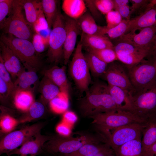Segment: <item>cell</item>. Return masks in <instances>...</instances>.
Here are the masks:
<instances>
[{
    "mask_svg": "<svg viewBox=\"0 0 156 156\" xmlns=\"http://www.w3.org/2000/svg\"><path fill=\"white\" fill-rule=\"evenodd\" d=\"M146 123H134L120 127L109 132L105 137L115 152L122 145L141 136Z\"/></svg>",
    "mask_w": 156,
    "mask_h": 156,
    "instance_id": "10",
    "label": "cell"
},
{
    "mask_svg": "<svg viewBox=\"0 0 156 156\" xmlns=\"http://www.w3.org/2000/svg\"><path fill=\"white\" fill-rule=\"evenodd\" d=\"M148 50H144L129 54L117 55L118 60L126 65L130 66L142 61L147 55Z\"/></svg>",
    "mask_w": 156,
    "mask_h": 156,
    "instance_id": "34",
    "label": "cell"
},
{
    "mask_svg": "<svg viewBox=\"0 0 156 156\" xmlns=\"http://www.w3.org/2000/svg\"><path fill=\"white\" fill-rule=\"evenodd\" d=\"M78 102L80 114L84 118H90L98 114L118 110L109 92L108 84L95 82Z\"/></svg>",
    "mask_w": 156,
    "mask_h": 156,
    "instance_id": "1",
    "label": "cell"
},
{
    "mask_svg": "<svg viewBox=\"0 0 156 156\" xmlns=\"http://www.w3.org/2000/svg\"><path fill=\"white\" fill-rule=\"evenodd\" d=\"M143 156H156V143L152 145Z\"/></svg>",
    "mask_w": 156,
    "mask_h": 156,
    "instance_id": "53",
    "label": "cell"
},
{
    "mask_svg": "<svg viewBox=\"0 0 156 156\" xmlns=\"http://www.w3.org/2000/svg\"><path fill=\"white\" fill-rule=\"evenodd\" d=\"M156 34V23L140 29L138 34H125L118 38V41L127 42L137 47L148 49L149 44Z\"/></svg>",
    "mask_w": 156,
    "mask_h": 156,
    "instance_id": "14",
    "label": "cell"
},
{
    "mask_svg": "<svg viewBox=\"0 0 156 156\" xmlns=\"http://www.w3.org/2000/svg\"><path fill=\"white\" fill-rule=\"evenodd\" d=\"M80 41L83 46L92 49L113 48L114 46L106 36L89 35L82 33Z\"/></svg>",
    "mask_w": 156,
    "mask_h": 156,
    "instance_id": "22",
    "label": "cell"
},
{
    "mask_svg": "<svg viewBox=\"0 0 156 156\" xmlns=\"http://www.w3.org/2000/svg\"><path fill=\"white\" fill-rule=\"evenodd\" d=\"M87 50L88 52L93 54L107 64L118 60L116 54L113 48L100 49L87 48Z\"/></svg>",
    "mask_w": 156,
    "mask_h": 156,
    "instance_id": "35",
    "label": "cell"
},
{
    "mask_svg": "<svg viewBox=\"0 0 156 156\" xmlns=\"http://www.w3.org/2000/svg\"><path fill=\"white\" fill-rule=\"evenodd\" d=\"M130 20L123 19L116 27L107 29L106 32L108 37L111 39L119 38L125 34L129 27Z\"/></svg>",
    "mask_w": 156,
    "mask_h": 156,
    "instance_id": "38",
    "label": "cell"
},
{
    "mask_svg": "<svg viewBox=\"0 0 156 156\" xmlns=\"http://www.w3.org/2000/svg\"><path fill=\"white\" fill-rule=\"evenodd\" d=\"M102 76L109 85L120 88L132 95L136 92L123 67L118 62L114 61L108 64Z\"/></svg>",
    "mask_w": 156,
    "mask_h": 156,
    "instance_id": "12",
    "label": "cell"
},
{
    "mask_svg": "<svg viewBox=\"0 0 156 156\" xmlns=\"http://www.w3.org/2000/svg\"><path fill=\"white\" fill-rule=\"evenodd\" d=\"M58 1L42 0L41 1L43 11L47 21L48 27L51 29L56 18L58 10Z\"/></svg>",
    "mask_w": 156,
    "mask_h": 156,
    "instance_id": "32",
    "label": "cell"
},
{
    "mask_svg": "<svg viewBox=\"0 0 156 156\" xmlns=\"http://www.w3.org/2000/svg\"><path fill=\"white\" fill-rule=\"evenodd\" d=\"M155 6H156V0H155Z\"/></svg>",
    "mask_w": 156,
    "mask_h": 156,
    "instance_id": "55",
    "label": "cell"
},
{
    "mask_svg": "<svg viewBox=\"0 0 156 156\" xmlns=\"http://www.w3.org/2000/svg\"><path fill=\"white\" fill-rule=\"evenodd\" d=\"M11 95L15 107L18 110L24 112H27L35 101L32 90H16Z\"/></svg>",
    "mask_w": 156,
    "mask_h": 156,
    "instance_id": "21",
    "label": "cell"
},
{
    "mask_svg": "<svg viewBox=\"0 0 156 156\" xmlns=\"http://www.w3.org/2000/svg\"><path fill=\"white\" fill-rule=\"evenodd\" d=\"M92 120L96 130L103 132L110 131L126 125L138 123L145 124L147 121L141 119L131 112L117 110L99 114L90 118Z\"/></svg>",
    "mask_w": 156,
    "mask_h": 156,
    "instance_id": "3",
    "label": "cell"
},
{
    "mask_svg": "<svg viewBox=\"0 0 156 156\" xmlns=\"http://www.w3.org/2000/svg\"><path fill=\"white\" fill-rule=\"evenodd\" d=\"M36 71L35 69L27 71L25 70L21 73L14 82V90L17 89L32 90V86L36 83L38 79Z\"/></svg>",
    "mask_w": 156,
    "mask_h": 156,
    "instance_id": "24",
    "label": "cell"
},
{
    "mask_svg": "<svg viewBox=\"0 0 156 156\" xmlns=\"http://www.w3.org/2000/svg\"><path fill=\"white\" fill-rule=\"evenodd\" d=\"M148 49V53L145 59L154 62L156 59V34L149 44Z\"/></svg>",
    "mask_w": 156,
    "mask_h": 156,
    "instance_id": "45",
    "label": "cell"
},
{
    "mask_svg": "<svg viewBox=\"0 0 156 156\" xmlns=\"http://www.w3.org/2000/svg\"><path fill=\"white\" fill-rule=\"evenodd\" d=\"M86 143L80 137L59 135L51 136V139L44 144L42 149L55 156L73 153Z\"/></svg>",
    "mask_w": 156,
    "mask_h": 156,
    "instance_id": "11",
    "label": "cell"
},
{
    "mask_svg": "<svg viewBox=\"0 0 156 156\" xmlns=\"http://www.w3.org/2000/svg\"><path fill=\"white\" fill-rule=\"evenodd\" d=\"M92 1L98 11L106 15L114 9L113 0H94Z\"/></svg>",
    "mask_w": 156,
    "mask_h": 156,
    "instance_id": "43",
    "label": "cell"
},
{
    "mask_svg": "<svg viewBox=\"0 0 156 156\" xmlns=\"http://www.w3.org/2000/svg\"><path fill=\"white\" fill-rule=\"evenodd\" d=\"M68 94L60 91L58 94L49 102L51 109L53 112L60 114L67 110L69 107Z\"/></svg>",
    "mask_w": 156,
    "mask_h": 156,
    "instance_id": "33",
    "label": "cell"
},
{
    "mask_svg": "<svg viewBox=\"0 0 156 156\" xmlns=\"http://www.w3.org/2000/svg\"><path fill=\"white\" fill-rule=\"evenodd\" d=\"M11 77L10 75L5 68L3 59L0 55V78L7 85L11 95L14 90V84Z\"/></svg>",
    "mask_w": 156,
    "mask_h": 156,
    "instance_id": "41",
    "label": "cell"
},
{
    "mask_svg": "<svg viewBox=\"0 0 156 156\" xmlns=\"http://www.w3.org/2000/svg\"><path fill=\"white\" fill-rule=\"evenodd\" d=\"M0 39L19 58L25 69L37 70L40 67V61L30 40L4 33L1 35Z\"/></svg>",
    "mask_w": 156,
    "mask_h": 156,
    "instance_id": "2",
    "label": "cell"
},
{
    "mask_svg": "<svg viewBox=\"0 0 156 156\" xmlns=\"http://www.w3.org/2000/svg\"><path fill=\"white\" fill-rule=\"evenodd\" d=\"M111 147L108 143H88L83 144L76 151L60 156H95L101 151Z\"/></svg>",
    "mask_w": 156,
    "mask_h": 156,
    "instance_id": "28",
    "label": "cell"
},
{
    "mask_svg": "<svg viewBox=\"0 0 156 156\" xmlns=\"http://www.w3.org/2000/svg\"><path fill=\"white\" fill-rule=\"evenodd\" d=\"M51 29L49 28L41 29L36 32L39 34L49 45V40Z\"/></svg>",
    "mask_w": 156,
    "mask_h": 156,
    "instance_id": "50",
    "label": "cell"
},
{
    "mask_svg": "<svg viewBox=\"0 0 156 156\" xmlns=\"http://www.w3.org/2000/svg\"><path fill=\"white\" fill-rule=\"evenodd\" d=\"M66 30V37L63 50L64 64L67 65L76 45L77 37L81 31L77 20L67 16H64Z\"/></svg>",
    "mask_w": 156,
    "mask_h": 156,
    "instance_id": "13",
    "label": "cell"
},
{
    "mask_svg": "<svg viewBox=\"0 0 156 156\" xmlns=\"http://www.w3.org/2000/svg\"><path fill=\"white\" fill-rule=\"evenodd\" d=\"M22 4L25 11L26 20L33 29L37 20L41 2L33 0H22Z\"/></svg>",
    "mask_w": 156,
    "mask_h": 156,
    "instance_id": "29",
    "label": "cell"
},
{
    "mask_svg": "<svg viewBox=\"0 0 156 156\" xmlns=\"http://www.w3.org/2000/svg\"><path fill=\"white\" fill-rule=\"evenodd\" d=\"M82 33L89 35L105 36L107 28L98 26L94 17L89 12H86L77 20Z\"/></svg>",
    "mask_w": 156,
    "mask_h": 156,
    "instance_id": "20",
    "label": "cell"
},
{
    "mask_svg": "<svg viewBox=\"0 0 156 156\" xmlns=\"http://www.w3.org/2000/svg\"><path fill=\"white\" fill-rule=\"evenodd\" d=\"M1 56L4 66L12 78H16L25 68L15 54L1 41H0Z\"/></svg>",
    "mask_w": 156,
    "mask_h": 156,
    "instance_id": "15",
    "label": "cell"
},
{
    "mask_svg": "<svg viewBox=\"0 0 156 156\" xmlns=\"http://www.w3.org/2000/svg\"><path fill=\"white\" fill-rule=\"evenodd\" d=\"M44 105L42 102L35 101L18 120L19 123L29 122L41 117L45 112Z\"/></svg>",
    "mask_w": 156,
    "mask_h": 156,
    "instance_id": "31",
    "label": "cell"
},
{
    "mask_svg": "<svg viewBox=\"0 0 156 156\" xmlns=\"http://www.w3.org/2000/svg\"><path fill=\"white\" fill-rule=\"evenodd\" d=\"M127 67L128 68V76L136 92L146 90L155 85V63L144 59L137 64Z\"/></svg>",
    "mask_w": 156,
    "mask_h": 156,
    "instance_id": "5",
    "label": "cell"
},
{
    "mask_svg": "<svg viewBox=\"0 0 156 156\" xmlns=\"http://www.w3.org/2000/svg\"><path fill=\"white\" fill-rule=\"evenodd\" d=\"M39 91L41 102L45 105L57 96L61 91L57 85L44 76L40 83Z\"/></svg>",
    "mask_w": 156,
    "mask_h": 156,
    "instance_id": "26",
    "label": "cell"
},
{
    "mask_svg": "<svg viewBox=\"0 0 156 156\" xmlns=\"http://www.w3.org/2000/svg\"><path fill=\"white\" fill-rule=\"evenodd\" d=\"M115 153L116 156H143L141 136L122 145Z\"/></svg>",
    "mask_w": 156,
    "mask_h": 156,
    "instance_id": "27",
    "label": "cell"
},
{
    "mask_svg": "<svg viewBox=\"0 0 156 156\" xmlns=\"http://www.w3.org/2000/svg\"><path fill=\"white\" fill-rule=\"evenodd\" d=\"M108 89L118 110L131 112L132 95L127 91L118 87L108 84Z\"/></svg>",
    "mask_w": 156,
    "mask_h": 156,
    "instance_id": "18",
    "label": "cell"
},
{
    "mask_svg": "<svg viewBox=\"0 0 156 156\" xmlns=\"http://www.w3.org/2000/svg\"><path fill=\"white\" fill-rule=\"evenodd\" d=\"M95 156H116L115 153L111 147L100 152Z\"/></svg>",
    "mask_w": 156,
    "mask_h": 156,
    "instance_id": "51",
    "label": "cell"
},
{
    "mask_svg": "<svg viewBox=\"0 0 156 156\" xmlns=\"http://www.w3.org/2000/svg\"><path fill=\"white\" fill-rule=\"evenodd\" d=\"M11 93L9 88L6 83L0 78V98L1 101H4L7 100Z\"/></svg>",
    "mask_w": 156,
    "mask_h": 156,
    "instance_id": "46",
    "label": "cell"
},
{
    "mask_svg": "<svg viewBox=\"0 0 156 156\" xmlns=\"http://www.w3.org/2000/svg\"><path fill=\"white\" fill-rule=\"evenodd\" d=\"M142 155L156 143V117L148 120L142 132Z\"/></svg>",
    "mask_w": 156,
    "mask_h": 156,
    "instance_id": "25",
    "label": "cell"
},
{
    "mask_svg": "<svg viewBox=\"0 0 156 156\" xmlns=\"http://www.w3.org/2000/svg\"><path fill=\"white\" fill-rule=\"evenodd\" d=\"M105 15L107 23L106 27L107 29L116 27L123 19L119 13L115 10L111 11Z\"/></svg>",
    "mask_w": 156,
    "mask_h": 156,
    "instance_id": "42",
    "label": "cell"
},
{
    "mask_svg": "<svg viewBox=\"0 0 156 156\" xmlns=\"http://www.w3.org/2000/svg\"><path fill=\"white\" fill-rule=\"evenodd\" d=\"M113 49L116 55L129 54L147 49L140 48L129 43L122 41H118L116 44L114 46Z\"/></svg>",
    "mask_w": 156,
    "mask_h": 156,
    "instance_id": "39",
    "label": "cell"
},
{
    "mask_svg": "<svg viewBox=\"0 0 156 156\" xmlns=\"http://www.w3.org/2000/svg\"><path fill=\"white\" fill-rule=\"evenodd\" d=\"M156 23V6L138 15L130 20L125 33H135L138 30L152 26Z\"/></svg>",
    "mask_w": 156,
    "mask_h": 156,
    "instance_id": "17",
    "label": "cell"
},
{
    "mask_svg": "<svg viewBox=\"0 0 156 156\" xmlns=\"http://www.w3.org/2000/svg\"><path fill=\"white\" fill-rule=\"evenodd\" d=\"M51 137V136L42 135L40 131L26 142L20 148L11 151L8 155L30 154L36 155L40 152L44 144Z\"/></svg>",
    "mask_w": 156,
    "mask_h": 156,
    "instance_id": "16",
    "label": "cell"
},
{
    "mask_svg": "<svg viewBox=\"0 0 156 156\" xmlns=\"http://www.w3.org/2000/svg\"><path fill=\"white\" fill-rule=\"evenodd\" d=\"M114 4V9L116 10L121 6L127 5L129 1L128 0H113Z\"/></svg>",
    "mask_w": 156,
    "mask_h": 156,
    "instance_id": "52",
    "label": "cell"
},
{
    "mask_svg": "<svg viewBox=\"0 0 156 156\" xmlns=\"http://www.w3.org/2000/svg\"><path fill=\"white\" fill-rule=\"evenodd\" d=\"M14 0H0V27L3 25L11 11Z\"/></svg>",
    "mask_w": 156,
    "mask_h": 156,
    "instance_id": "40",
    "label": "cell"
},
{
    "mask_svg": "<svg viewBox=\"0 0 156 156\" xmlns=\"http://www.w3.org/2000/svg\"><path fill=\"white\" fill-rule=\"evenodd\" d=\"M66 67L53 66L44 71V76L51 81L57 85L62 92L68 94L69 90V86L68 82L66 72Z\"/></svg>",
    "mask_w": 156,
    "mask_h": 156,
    "instance_id": "19",
    "label": "cell"
},
{
    "mask_svg": "<svg viewBox=\"0 0 156 156\" xmlns=\"http://www.w3.org/2000/svg\"><path fill=\"white\" fill-rule=\"evenodd\" d=\"M131 112L148 121L156 117V85L132 95Z\"/></svg>",
    "mask_w": 156,
    "mask_h": 156,
    "instance_id": "7",
    "label": "cell"
},
{
    "mask_svg": "<svg viewBox=\"0 0 156 156\" xmlns=\"http://www.w3.org/2000/svg\"><path fill=\"white\" fill-rule=\"evenodd\" d=\"M63 121L67 123L74 124L77 120V117L76 114L71 111H66L63 115Z\"/></svg>",
    "mask_w": 156,
    "mask_h": 156,
    "instance_id": "48",
    "label": "cell"
},
{
    "mask_svg": "<svg viewBox=\"0 0 156 156\" xmlns=\"http://www.w3.org/2000/svg\"><path fill=\"white\" fill-rule=\"evenodd\" d=\"M35 155H31V156H36ZM19 156H27V155H19Z\"/></svg>",
    "mask_w": 156,
    "mask_h": 156,
    "instance_id": "54",
    "label": "cell"
},
{
    "mask_svg": "<svg viewBox=\"0 0 156 156\" xmlns=\"http://www.w3.org/2000/svg\"><path fill=\"white\" fill-rule=\"evenodd\" d=\"M121 15L124 19L130 20V17L131 15L130 8L129 7L126 5L118 8L116 10Z\"/></svg>",
    "mask_w": 156,
    "mask_h": 156,
    "instance_id": "49",
    "label": "cell"
},
{
    "mask_svg": "<svg viewBox=\"0 0 156 156\" xmlns=\"http://www.w3.org/2000/svg\"><path fill=\"white\" fill-rule=\"evenodd\" d=\"M32 40V43L36 53H40L43 52L45 50L47 46L49 47V45L37 33L33 35Z\"/></svg>",
    "mask_w": 156,
    "mask_h": 156,
    "instance_id": "44",
    "label": "cell"
},
{
    "mask_svg": "<svg viewBox=\"0 0 156 156\" xmlns=\"http://www.w3.org/2000/svg\"><path fill=\"white\" fill-rule=\"evenodd\" d=\"M155 62L156 63V60H155Z\"/></svg>",
    "mask_w": 156,
    "mask_h": 156,
    "instance_id": "56",
    "label": "cell"
},
{
    "mask_svg": "<svg viewBox=\"0 0 156 156\" xmlns=\"http://www.w3.org/2000/svg\"><path fill=\"white\" fill-rule=\"evenodd\" d=\"M23 8L22 0H14L10 13L0 29L5 34L30 40L33 35L31 26L24 17Z\"/></svg>",
    "mask_w": 156,
    "mask_h": 156,
    "instance_id": "4",
    "label": "cell"
},
{
    "mask_svg": "<svg viewBox=\"0 0 156 156\" xmlns=\"http://www.w3.org/2000/svg\"><path fill=\"white\" fill-rule=\"evenodd\" d=\"M57 132L61 135L68 136L71 133L70 129L66 123L63 121L59 124L56 128Z\"/></svg>",
    "mask_w": 156,
    "mask_h": 156,
    "instance_id": "47",
    "label": "cell"
},
{
    "mask_svg": "<svg viewBox=\"0 0 156 156\" xmlns=\"http://www.w3.org/2000/svg\"><path fill=\"white\" fill-rule=\"evenodd\" d=\"M84 55L90 70L93 76H102L107 70L108 64L92 53L88 52Z\"/></svg>",
    "mask_w": 156,
    "mask_h": 156,
    "instance_id": "30",
    "label": "cell"
},
{
    "mask_svg": "<svg viewBox=\"0 0 156 156\" xmlns=\"http://www.w3.org/2000/svg\"><path fill=\"white\" fill-rule=\"evenodd\" d=\"M83 46L80 41L70 64L69 72L78 89L86 93L89 88L91 79L85 55L82 52Z\"/></svg>",
    "mask_w": 156,
    "mask_h": 156,
    "instance_id": "6",
    "label": "cell"
},
{
    "mask_svg": "<svg viewBox=\"0 0 156 156\" xmlns=\"http://www.w3.org/2000/svg\"><path fill=\"white\" fill-rule=\"evenodd\" d=\"M66 35L64 16L58 10L49 38L47 55L50 62H58L63 58Z\"/></svg>",
    "mask_w": 156,
    "mask_h": 156,
    "instance_id": "8",
    "label": "cell"
},
{
    "mask_svg": "<svg viewBox=\"0 0 156 156\" xmlns=\"http://www.w3.org/2000/svg\"><path fill=\"white\" fill-rule=\"evenodd\" d=\"M43 123H37L20 130L12 131L3 137L0 142V154L11 151L22 146L26 142L41 131Z\"/></svg>",
    "mask_w": 156,
    "mask_h": 156,
    "instance_id": "9",
    "label": "cell"
},
{
    "mask_svg": "<svg viewBox=\"0 0 156 156\" xmlns=\"http://www.w3.org/2000/svg\"><path fill=\"white\" fill-rule=\"evenodd\" d=\"M19 124L17 120L9 114H1L0 117V127L1 132L8 133L12 131Z\"/></svg>",
    "mask_w": 156,
    "mask_h": 156,
    "instance_id": "36",
    "label": "cell"
},
{
    "mask_svg": "<svg viewBox=\"0 0 156 156\" xmlns=\"http://www.w3.org/2000/svg\"><path fill=\"white\" fill-rule=\"evenodd\" d=\"M59 156V155H57V156Z\"/></svg>",
    "mask_w": 156,
    "mask_h": 156,
    "instance_id": "57",
    "label": "cell"
},
{
    "mask_svg": "<svg viewBox=\"0 0 156 156\" xmlns=\"http://www.w3.org/2000/svg\"><path fill=\"white\" fill-rule=\"evenodd\" d=\"M130 8L131 15L135 14L138 15L151 9L155 5V0H131Z\"/></svg>",
    "mask_w": 156,
    "mask_h": 156,
    "instance_id": "37",
    "label": "cell"
},
{
    "mask_svg": "<svg viewBox=\"0 0 156 156\" xmlns=\"http://www.w3.org/2000/svg\"><path fill=\"white\" fill-rule=\"evenodd\" d=\"M62 9L66 16L78 20L86 12L85 2L83 0H63Z\"/></svg>",
    "mask_w": 156,
    "mask_h": 156,
    "instance_id": "23",
    "label": "cell"
}]
</instances>
